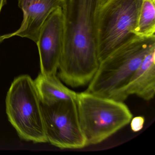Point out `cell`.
<instances>
[{
	"mask_svg": "<svg viewBox=\"0 0 155 155\" xmlns=\"http://www.w3.org/2000/svg\"><path fill=\"white\" fill-rule=\"evenodd\" d=\"M34 81L41 103L76 101L78 93L66 87L56 75L46 76L40 73Z\"/></svg>",
	"mask_w": 155,
	"mask_h": 155,
	"instance_id": "30bf717a",
	"label": "cell"
},
{
	"mask_svg": "<svg viewBox=\"0 0 155 155\" xmlns=\"http://www.w3.org/2000/svg\"><path fill=\"white\" fill-rule=\"evenodd\" d=\"M109 0H98V7H101L107 3Z\"/></svg>",
	"mask_w": 155,
	"mask_h": 155,
	"instance_id": "5bb4252c",
	"label": "cell"
},
{
	"mask_svg": "<svg viewBox=\"0 0 155 155\" xmlns=\"http://www.w3.org/2000/svg\"><path fill=\"white\" fill-rule=\"evenodd\" d=\"M155 93V49L146 55L133 74L124 90L127 99L135 95L147 101L154 98Z\"/></svg>",
	"mask_w": 155,
	"mask_h": 155,
	"instance_id": "9c48e42d",
	"label": "cell"
},
{
	"mask_svg": "<svg viewBox=\"0 0 155 155\" xmlns=\"http://www.w3.org/2000/svg\"><path fill=\"white\" fill-rule=\"evenodd\" d=\"M68 0H18L23 13L20 28L15 32L0 36V43L14 36L27 38L37 43L40 30L46 19L55 9L65 6Z\"/></svg>",
	"mask_w": 155,
	"mask_h": 155,
	"instance_id": "ba28073f",
	"label": "cell"
},
{
	"mask_svg": "<svg viewBox=\"0 0 155 155\" xmlns=\"http://www.w3.org/2000/svg\"><path fill=\"white\" fill-rule=\"evenodd\" d=\"M155 49V35L137 37L99 62L86 92L124 101V90L145 57Z\"/></svg>",
	"mask_w": 155,
	"mask_h": 155,
	"instance_id": "7a4b0ae2",
	"label": "cell"
},
{
	"mask_svg": "<svg viewBox=\"0 0 155 155\" xmlns=\"http://www.w3.org/2000/svg\"><path fill=\"white\" fill-rule=\"evenodd\" d=\"M80 125L87 145L101 143L130 122L133 115L123 101L86 92L77 94Z\"/></svg>",
	"mask_w": 155,
	"mask_h": 155,
	"instance_id": "3957f363",
	"label": "cell"
},
{
	"mask_svg": "<svg viewBox=\"0 0 155 155\" xmlns=\"http://www.w3.org/2000/svg\"><path fill=\"white\" fill-rule=\"evenodd\" d=\"M6 107L8 119L21 138L35 143L48 142L40 99L30 76L21 75L12 81Z\"/></svg>",
	"mask_w": 155,
	"mask_h": 155,
	"instance_id": "5b68a950",
	"label": "cell"
},
{
	"mask_svg": "<svg viewBox=\"0 0 155 155\" xmlns=\"http://www.w3.org/2000/svg\"><path fill=\"white\" fill-rule=\"evenodd\" d=\"M155 1L143 0L134 34L137 37H150L155 35Z\"/></svg>",
	"mask_w": 155,
	"mask_h": 155,
	"instance_id": "8fae6325",
	"label": "cell"
},
{
	"mask_svg": "<svg viewBox=\"0 0 155 155\" xmlns=\"http://www.w3.org/2000/svg\"><path fill=\"white\" fill-rule=\"evenodd\" d=\"M6 3V0H0V13L1 12L3 6Z\"/></svg>",
	"mask_w": 155,
	"mask_h": 155,
	"instance_id": "4fadbf2b",
	"label": "cell"
},
{
	"mask_svg": "<svg viewBox=\"0 0 155 155\" xmlns=\"http://www.w3.org/2000/svg\"><path fill=\"white\" fill-rule=\"evenodd\" d=\"M154 1H155V0H154Z\"/></svg>",
	"mask_w": 155,
	"mask_h": 155,
	"instance_id": "9a60e30c",
	"label": "cell"
},
{
	"mask_svg": "<svg viewBox=\"0 0 155 155\" xmlns=\"http://www.w3.org/2000/svg\"><path fill=\"white\" fill-rule=\"evenodd\" d=\"M145 118L142 116H138L132 118L130 120V127L132 131L138 132L141 130L144 127Z\"/></svg>",
	"mask_w": 155,
	"mask_h": 155,
	"instance_id": "7c38bea8",
	"label": "cell"
},
{
	"mask_svg": "<svg viewBox=\"0 0 155 155\" xmlns=\"http://www.w3.org/2000/svg\"><path fill=\"white\" fill-rule=\"evenodd\" d=\"M98 0H68L58 77L73 88L89 84L96 73L97 57L95 19Z\"/></svg>",
	"mask_w": 155,
	"mask_h": 155,
	"instance_id": "6da1fadb",
	"label": "cell"
},
{
	"mask_svg": "<svg viewBox=\"0 0 155 155\" xmlns=\"http://www.w3.org/2000/svg\"><path fill=\"white\" fill-rule=\"evenodd\" d=\"M143 0H109L98 7L95 19L99 62L137 36L134 31Z\"/></svg>",
	"mask_w": 155,
	"mask_h": 155,
	"instance_id": "277c9868",
	"label": "cell"
},
{
	"mask_svg": "<svg viewBox=\"0 0 155 155\" xmlns=\"http://www.w3.org/2000/svg\"><path fill=\"white\" fill-rule=\"evenodd\" d=\"M64 16L62 8L55 9L41 28L37 44L41 73L44 76L56 75L63 47Z\"/></svg>",
	"mask_w": 155,
	"mask_h": 155,
	"instance_id": "52a82bcc",
	"label": "cell"
},
{
	"mask_svg": "<svg viewBox=\"0 0 155 155\" xmlns=\"http://www.w3.org/2000/svg\"><path fill=\"white\" fill-rule=\"evenodd\" d=\"M41 104L48 142L62 149L87 146L80 125L76 101Z\"/></svg>",
	"mask_w": 155,
	"mask_h": 155,
	"instance_id": "8992f818",
	"label": "cell"
}]
</instances>
